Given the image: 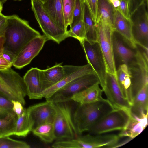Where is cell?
I'll return each mask as SVG.
<instances>
[{"instance_id": "1", "label": "cell", "mask_w": 148, "mask_h": 148, "mask_svg": "<svg viewBox=\"0 0 148 148\" xmlns=\"http://www.w3.org/2000/svg\"><path fill=\"white\" fill-rule=\"evenodd\" d=\"M41 35L31 27L28 22L16 15L7 16L3 36L4 50L16 56L21 49L35 37Z\"/></svg>"}, {"instance_id": "2", "label": "cell", "mask_w": 148, "mask_h": 148, "mask_svg": "<svg viewBox=\"0 0 148 148\" xmlns=\"http://www.w3.org/2000/svg\"><path fill=\"white\" fill-rule=\"evenodd\" d=\"M115 108L107 99L102 98L91 103L79 104L73 114L79 136L91 127Z\"/></svg>"}, {"instance_id": "3", "label": "cell", "mask_w": 148, "mask_h": 148, "mask_svg": "<svg viewBox=\"0 0 148 148\" xmlns=\"http://www.w3.org/2000/svg\"><path fill=\"white\" fill-rule=\"evenodd\" d=\"M97 42L103 54L106 72L116 78L117 69L113 42L114 31L113 26L102 20L95 23Z\"/></svg>"}, {"instance_id": "4", "label": "cell", "mask_w": 148, "mask_h": 148, "mask_svg": "<svg viewBox=\"0 0 148 148\" xmlns=\"http://www.w3.org/2000/svg\"><path fill=\"white\" fill-rule=\"evenodd\" d=\"M0 94L25 104L27 90L23 78L11 67L0 69Z\"/></svg>"}, {"instance_id": "5", "label": "cell", "mask_w": 148, "mask_h": 148, "mask_svg": "<svg viewBox=\"0 0 148 148\" xmlns=\"http://www.w3.org/2000/svg\"><path fill=\"white\" fill-rule=\"evenodd\" d=\"M70 102L54 103L57 111L53 123L57 141L71 139L79 136L73 120Z\"/></svg>"}, {"instance_id": "6", "label": "cell", "mask_w": 148, "mask_h": 148, "mask_svg": "<svg viewBox=\"0 0 148 148\" xmlns=\"http://www.w3.org/2000/svg\"><path fill=\"white\" fill-rule=\"evenodd\" d=\"M130 117V112L115 108L94 124L88 132L90 134H98L123 130L127 126Z\"/></svg>"}, {"instance_id": "7", "label": "cell", "mask_w": 148, "mask_h": 148, "mask_svg": "<svg viewBox=\"0 0 148 148\" xmlns=\"http://www.w3.org/2000/svg\"><path fill=\"white\" fill-rule=\"evenodd\" d=\"M32 10L44 35L48 40L59 44L69 37L66 32L58 26L44 10L42 3L38 0H31Z\"/></svg>"}, {"instance_id": "8", "label": "cell", "mask_w": 148, "mask_h": 148, "mask_svg": "<svg viewBox=\"0 0 148 148\" xmlns=\"http://www.w3.org/2000/svg\"><path fill=\"white\" fill-rule=\"evenodd\" d=\"M97 83L99 84L96 74L84 75L74 79L46 100L53 103L71 101L73 96Z\"/></svg>"}, {"instance_id": "9", "label": "cell", "mask_w": 148, "mask_h": 148, "mask_svg": "<svg viewBox=\"0 0 148 148\" xmlns=\"http://www.w3.org/2000/svg\"><path fill=\"white\" fill-rule=\"evenodd\" d=\"M145 2L143 3L130 15L132 31L134 39L145 51L148 50V14Z\"/></svg>"}, {"instance_id": "10", "label": "cell", "mask_w": 148, "mask_h": 148, "mask_svg": "<svg viewBox=\"0 0 148 148\" xmlns=\"http://www.w3.org/2000/svg\"><path fill=\"white\" fill-rule=\"evenodd\" d=\"M88 64L94 70L101 86L104 83L107 72L102 53L97 42L90 43L84 39L80 42Z\"/></svg>"}, {"instance_id": "11", "label": "cell", "mask_w": 148, "mask_h": 148, "mask_svg": "<svg viewBox=\"0 0 148 148\" xmlns=\"http://www.w3.org/2000/svg\"><path fill=\"white\" fill-rule=\"evenodd\" d=\"M47 40L44 35H40L32 39L19 52L12 66L16 69H21L29 64L38 54Z\"/></svg>"}, {"instance_id": "12", "label": "cell", "mask_w": 148, "mask_h": 148, "mask_svg": "<svg viewBox=\"0 0 148 148\" xmlns=\"http://www.w3.org/2000/svg\"><path fill=\"white\" fill-rule=\"evenodd\" d=\"M101 86L107 99L115 108L130 112L131 105L123 96L116 78L113 75L107 72L105 82Z\"/></svg>"}, {"instance_id": "13", "label": "cell", "mask_w": 148, "mask_h": 148, "mask_svg": "<svg viewBox=\"0 0 148 148\" xmlns=\"http://www.w3.org/2000/svg\"><path fill=\"white\" fill-rule=\"evenodd\" d=\"M26 109L34 121L33 128L44 123H53L57 113L54 103L46 100L30 106Z\"/></svg>"}, {"instance_id": "14", "label": "cell", "mask_w": 148, "mask_h": 148, "mask_svg": "<svg viewBox=\"0 0 148 148\" xmlns=\"http://www.w3.org/2000/svg\"><path fill=\"white\" fill-rule=\"evenodd\" d=\"M116 80L123 96L131 106L138 92L127 64H123L117 69Z\"/></svg>"}, {"instance_id": "15", "label": "cell", "mask_w": 148, "mask_h": 148, "mask_svg": "<svg viewBox=\"0 0 148 148\" xmlns=\"http://www.w3.org/2000/svg\"><path fill=\"white\" fill-rule=\"evenodd\" d=\"M121 138L115 134H92L80 135V148H114Z\"/></svg>"}, {"instance_id": "16", "label": "cell", "mask_w": 148, "mask_h": 148, "mask_svg": "<svg viewBox=\"0 0 148 148\" xmlns=\"http://www.w3.org/2000/svg\"><path fill=\"white\" fill-rule=\"evenodd\" d=\"M113 25L114 31L122 37L130 47L133 49L137 48V44L133 36L132 24L130 19L125 17L116 9Z\"/></svg>"}, {"instance_id": "17", "label": "cell", "mask_w": 148, "mask_h": 148, "mask_svg": "<svg viewBox=\"0 0 148 148\" xmlns=\"http://www.w3.org/2000/svg\"><path fill=\"white\" fill-rule=\"evenodd\" d=\"M91 74H95L89 64L82 65L78 70L67 75L57 83L42 91L36 97L35 99L49 98L74 79L84 75Z\"/></svg>"}, {"instance_id": "18", "label": "cell", "mask_w": 148, "mask_h": 148, "mask_svg": "<svg viewBox=\"0 0 148 148\" xmlns=\"http://www.w3.org/2000/svg\"><path fill=\"white\" fill-rule=\"evenodd\" d=\"M67 75L62 63L56 64L45 69H40V77L42 91L57 83Z\"/></svg>"}, {"instance_id": "19", "label": "cell", "mask_w": 148, "mask_h": 148, "mask_svg": "<svg viewBox=\"0 0 148 148\" xmlns=\"http://www.w3.org/2000/svg\"><path fill=\"white\" fill-rule=\"evenodd\" d=\"M43 7L52 21L59 27L67 32L65 22L62 0H46Z\"/></svg>"}, {"instance_id": "20", "label": "cell", "mask_w": 148, "mask_h": 148, "mask_svg": "<svg viewBox=\"0 0 148 148\" xmlns=\"http://www.w3.org/2000/svg\"><path fill=\"white\" fill-rule=\"evenodd\" d=\"M40 69L32 68L23 77L27 90V95L31 99H35L36 97L42 91L40 77Z\"/></svg>"}, {"instance_id": "21", "label": "cell", "mask_w": 148, "mask_h": 148, "mask_svg": "<svg viewBox=\"0 0 148 148\" xmlns=\"http://www.w3.org/2000/svg\"><path fill=\"white\" fill-rule=\"evenodd\" d=\"M130 112L131 115L140 118L148 117V85L144 86L134 98Z\"/></svg>"}, {"instance_id": "22", "label": "cell", "mask_w": 148, "mask_h": 148, "mask_svg": "<svg viewBox=\"0 0 148 148\" xmlns=\"http://www.w3.org/2000/svg\"><path fill=\"white\" fill-rule=\"evenodd\" d=\"M97 83L87 88L73 96L71 98L79 104L90 103L98 101L102 98L103 91Z\"/></svg>"}, {"instance_id": "23", "label": "cell", "mask_w": 148, "mask_h": 148, "mask_svg": "<svg viewBox=\"0 0 148 148\" xmlns=\"http://www.w3.org/2000/svg\"><path fill=\"white\" fill-rule=\"evenodd\" d=\"M83 19L85 39L90 43L97 42V37L95 23L94 21L88 5L84 0H82Z\"/></svg>"}, {"instance_id": "24", "label": "cell", "mask_w": 148, "mask_h": 148, "mask_svg": "<svg viewBox=\"0 0 148 148\" xmlns=\"http://www.w3.org/2000/svg\"><path fill=\"white\" fill-rule=\"evenodd\" d=\"M131 115L126 128L118 134L121 138L128 136L133 138L140 133L147 125L148 117L140 118Z\"/></svg>"}, {"instance_id": "25", "label": "cell", "mask_w": 148, "mask_h": 148, "mask_svg": "<svg viewBox=\"0 0 148 148\" xmlns=\"http://www.w3.org/2000/svg\"><path fill=\"white\" fill-rule=\"evenodd\" d=\"M34 121L26 108L17 119L14 135L25 137L32 131Z\"/></svg>"}, {"instance_id": "26", "label": "cell", "mask_w": 148, "mask_h": 148, "mask_svg": "<svg viewBox=\"0 0 148 148\" xmlns=\"http://www.w3.org/2000/svg\"><path fill=\"white\" fill-rule=\"evenodd\" d=\"M115 10L110 0H97V22L99 20H102L113 26Z\"/></svg>"}, {"instance_id": "27", "label": "cell", "mask_w": 148, "mask_h": 148, "mask_svg": "<svg viewBox=\"0 0 148 148\" xmlns=\"http://www.w3.org/2000/svg\"><path fill=\"white\" fill-rule=\"evenodd\" d=\"M32 132L42 140L46 143H51L56 140L53 123H44L34 128Z\"/></svg>"}, {"instance_id": "28", "label": "cell", "mask_w": 148, "mask_h": 148, "mask_svg": "<svg viewBox=\"0 0 148 148\" xmlns=\"http://www.w3.org/2000/svg\"><path fill=\"white\" fill-rule=\"evenodd\" d=\"M113 50L114 55L117 56L123 64L128 65L133 59L135 53L126 47L116 37L115 32L113 37Z\"/></svg>"}, {"instance_id": "29", "label": "cell", "mask_w": 148, "mask_h": 148, "mask_svg": "<svg viewBox=\"0 0 148 148\" xmlns=\"http://www.w3.org/2000/svg\"><path fill=\"white\" fill-rule=\"evenodd\" d=\"M18 117L14 112L4 118H0V137L14 135Z\"/></svg>"}, {"instance_id": "30", "label": "cell", "mask_w": 148, "mask_h": 148, "mask_svg": "<svg viewBox=\"0 0 148 148\" xmlns=\"http://www.w3.org/2000/svg\"><path fill=\"white\" fill-rule=\"evenodd\" d=\"M30 146L26 142L16 140L9 136L0 137V148H29Z\"/></svg>"}, {"instance_id": "31", "label": "cell", "mask_w": 148, "mask_h": 148, "mask_svg": "<svg viewBox=\"0 0 148 148\" xmlns=\"http://www.w3.org/2000/svg\"><path fill=\"white\" fill-rule=\"evenodd\" d=\"M67 33L69 37H73L78 40L79 42L85 39V31L83 20L70 27L69 30H68Z\"/></svg>"}, {"instance_id": "32", "label": "cell", "mask_w": 148, "mask_h": 148, "mask_svg": "<svg viewBox=\"0 0 148 148\" xmlns=\"http://www.w3.org/2000/svg\"><path fill=\"white\" fill-rule=\"evenodd\" d=\"M11 100L0 94V118H4L14 112Z\"/></svg>"}, {"instance_id": "33", "label": "cell", "mask_w": 148, "mask_h": 148, "mask_svg": "<svg viewBox=\"0 0 148 148\" xmlns=\"http://www.w3.org/2000/svg\"><path fill=\"white\" fill-rule=\"evenodd\" d=\"M75 1L76 0H62L64 20L67 28L71 21Z\"/></svg>"}, {"instance_id": "34", "label": "cell", "mask_w": 148, "mask_h": 148, "mask_svg": "<svg viewBox=\"0 0 148 148\" xmlns=\"http://www.w3.org/2000/svg\"><path fill=\"white\" fill-rule=\"evenodd\" d=\"M83 15L82 0H76L71 21L69 25L70 27L82 20Z\"/></svg>"}, {"instance_id": "35", "label": "cell", "mask_w": 148, "mask_h": 148, "mask_svg": "<svg viewBox=\"0 0 148 148\" xmlns=\"http://www.w3.org/2000/svg\"><path fill=\"white\" fill-rule=\"evenodd\" d=\"M4 38L3 36L0 37V69H4L11 67L12 65L9 63L4 58L3 52Z\"/></svg>"}, {"instance_id": "36", "label": "cell", "mask_w": 148, "mask_h": 148, "mask_svg": "<svg viewBox=\"0 0 148 148\" xmlns=\"http://www.w3.org/2000/svg\"><path fill=\"white\" fill-rule=\"evenodd\" d=\"M119 1V6L115 9L118 10L125 17L128 19H130V14L129 8V0Z\"/></svg>"}, {"instance_id": "37", "label": "cell", "mask_w": 148, "mask_h": 148, "mask_svg": "<svg viewBox=\"0 0 148 148\" xmlns=\"http://www.w3.org/2000/svg\"><path fill=\"white\" fill-rule=\"evenodd\" d=\"M91 13L93 20L95 23L97 21V0H84Z\"/></svg>"}, {"instance_id": "38", "label": "cell", "mask_w": 148, "mask_h": 148, "mask_svg": "<svg viewBox=\"0 0 148 148\" xmlns=\"http://www.w3.org/2000/svg\"><path fill=\"white\" fill-rule=\"evenodd\" d=\"M129 2L130 14L144 2H145L148 7V0H129Z\"/></svg>"}, {"instance_id": "39", "label": "cell", "mask_w": 148, "mask_h": 148, "mask_svg": "<svg viewBox=\"0 0 148 148\" xmlns=\"http://www.w3.org/2000/svg\"><path fill=\"white\" fill-rule=\"evenodd\" d=\"M13 103V110L19 117L24 111L25 108L19 101H17L11 100Z\"/></svg>"}, {"instance_id": "40", "label": "cell", "mask_w": 148, "mask_h": 148, "mask_svg": "<svg viewBox=\"0 0 148 148\" xmlns=\"http://www.w3.org/2000/svg\"><path fill=\"white\" fill-rule=\"evenodd\" d=\"M7 20V16L0 14V37L3 36L5 32Z\"/></svg>"}, {"instance_id": "41", "label": "cell", "mask_w": 148, "mask_h": 148, "mask_svg": "<svg viewBox=\"0 0 148 148\" xmlns=\"http://www.w3.org/2000/svg\"><path fill=\"white\" fill-rule=\"evenodd\" d=\"M3 56L7 61L13 65L16 57L14 55L9 51L4 50Z\"/></svg>"}, {"instance_id": "42", "label": "cell", "mask_w": 148, "mask_h": 148, "mask_svg": "<svg viewBox=\"0 0 148 148\" xmlns=\"http://www.w3.org/2000/svg\"><path fill=\"white\" fill-rule=\"evenodd\" d=\"M111 3L115 8H117L120 5L119 0H110Z\"/></svg>"}, {"instance_id": "43", "label": "cell", "mask_w": 148, "mask_h": 148, "mask_svg": "<svg viewBox=\"0 0 148 148\" xmlns=\"http://www.w3.org/2000/svg\"><path fill=\"white\" fill-rule=\"evenodd\" d=\"M3 4L0 2V14L1 13L3 10Z\"/></svg>"}, {"instance_id": "44", "label": "cell", "mask_w": 148, "mask_h": 148, "mask_svg": "<svg viewBox=\"0 0 148 148\" xmlns=\"http://www.w3.org/2000/svg\"><path fill=\"white\" fill-rule=\"evenodd\" d=\"M8 0H0V2L3 4L5 3Z\"/></svg>"}, {"instance_id": "45", "label": "cell", "mask_w": 148, "mask_h": 148, "mask_svg": "<svg viewBox=\"0 0 148 148\" xmlns=\"http://www.w3.org/2000/svg\"><path fill=\"white\" fill-rule=\"evenodd\" d=\"M39 1L41 2L42 3H44L46 0H38Z\"/></svg>"}, {"instance_id": "46", "label": "cell", "mask_w": 148, "mask_h": 148, "mask_svg": "<svg viewBox=\"0 0 148 148\" xmlns=\"http://www.w3.org/2000/svg\"><path fill=\"white\" fill-rule=\"evenodd\" d=\"M14 0L15 1H21L22 0Z\"/></svg>"}]
</instances>
